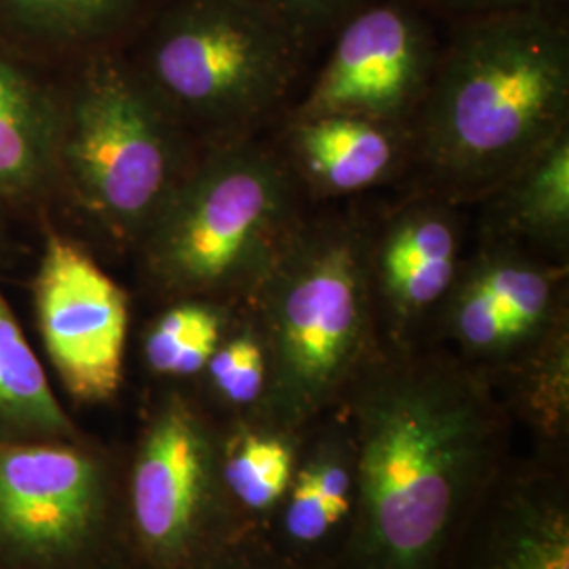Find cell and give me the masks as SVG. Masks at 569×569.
Listing matches in <instances>:
<instances>
[{
    "instance_id": "1",
    "label": "cell",
    "mask_w": 569,
    "mask_h": 569,
    "mask_svg": "<svg viewBox=\"0 0 569 569\" xmlns=\"http://www.w3.org/2000/svg\"><path fill=\"white\" fill-rule=\"evenodd\" d=\"M345 397L355 430L346 569H439L488 486L500 413L486 385L439 357H369Z\"/></svg>"
},
{
    "instance_id": "2",
    "label": "cell",
    "mask_w": 569,
    "mask_h": 569,
    "mask_svg": "<svg viewBox=\"0 0 569 569\" xmlns=\"http://www.w3.org/2000/svg\"><path fill=\"white\" fill-rule=\"evenodd\" d=\"M569 34L552 11L458 20L413 114L416 161L446 201L489 197L568 131Z\"/></svg>"
},
{
    "instance_id": "3",
    "label": "cell",
    "mask_w": 569,
    "mask_h": 569,
    "mask_svg": "<svg viewBox=\"0 0 569 569\" xmlns=\"http://www.w3.org/2000/svg\"><path fill=\"white\" fill-rule=\"evenodd\" d=\"M247 300L266 355L262 409L289 430L345 397L369 361V237L338 216L300 218Z\"/></svg>"
},
{
    "instance_id": "4",
    "label": "cell",
    "mask_w": 569,
    "mask_h": 569,
    "mask_svg": "<svg viewBox=\"0 0 569 569\" xmlns=\"http://www.w3.org/2000/svg\"><path fill=\"white\" fill-rule=\"evenodd\" d=\"M300 218L291 167L249 138L209 146L136 247L173 300L247 298Z\"/></svg>"
},
{
    "instance_id": "5",
    "label": "cell",
    "mask_w": 569,
    "mask_h": 569,
    "mask_svg": "<svg viewBox=\"0 0 569 569\" xmlns=\"http://www.w3.org/2000/svg\"><path fill=\"white\" fill-rule=\"evenodd\" d=\"M306 42L256 0H171L136 68L180 129L241 142L284 102Z\"/></svg>"
},
{
    "instance_id": "6",
    "label": "cell",
    "mask_w": 569,
    "mask_h": 569,
    "mask_svg": "<svg viewBox=\"0 0 569 569\" xmlns=\"http://www.w3.org/2000/svg\"><path fill=\"white\" fill-rule=\"evenodd\" d=\"M182 133L136 66L103 53L61 102L58 176L112 239L138 244L194 163Z\"/></svg>"
},
{
    "instance_id": "7",
    "label": "cell",
    "mask_w": 569,
    "mask_h": 569,
    "mask_svg": "<svg viewBox=\"0 0 569 569\" xmlns=\"http://www.w3.org/2000/svg\"><path fill=\"white\" fill-rule=\"evenodd\" d=\"M112 467L84 437L0 443V569H108Z\"/></svg>"
},
{
    "instance_id": "8",
    "label": "cell",
    "mask_w": 569,
    "mask_h": 569,
    "mask_svg": "<svg viewBox=\"0 0 569 569\" xmlns=\"http://www.w3.org/2000/svg\"><path fill=\"white\" fill-rule=\"evenodd\" d=\"M222 446L203 413L169 392L146 420L127 481V523L152 569H199L224 536Z\"/></svg>"
},
{
    "instance_id": "9",
    "label": "cell",
    "mask_w": 569,
    "mask_h": 569,
    "mask_svg": "<svg viewBox=\"0 0 569 569\" xmlns=\"http://www.w3.org/2000/svg\"><path fill=\"white\" fill-rule=\"evenodd\" d=\"M437 58L432 30L409 0H371L338 26L326 66L291 119L355 114L403 127Z\"/></svg>"
},
{
    "instance_id": "10",
    "label": "cell",
    "mask_w": 569,
    "mask_h": 569,
    "mask_svg": "<svg viewBox=\"0 0 569 569\" xmlns=\"http://www.w3.org/2000/svg\"><path fill=\"white\" fill-rule=\"evenodd\" d=\"M32 300L42 348L79 403H106L122 385L129 300L89 251L49 230Z\"/></svg>"
},
{
    "instance_id": "11",
    "label": "cell",
    "mask_w": 569,
    "mask_h": 569,
    "mask_svg": "<svg viewBox=\"0 0 569 569\" xmlns=\"http://www.w3.org/2000/svg\"><path fill=\"white\" fill-rule=\"evenodd\" d=\"M462 228L451 201L418 199L388 218L369 239L373 302L390 323L407 329L448 298L460 272Z\"/></svg>"
},
{
    "instance_id": "12",
    "label": "cell",
    "mask_w": 569,
    "mask_h": 569,
    "mask_svg": "<svg viewBox=\"0 0 569 569\" xmlns=\"http://www.w3.org/2000/svg\"><path fill=\"white\" fill-rule=\"evenodd\" d=\"M284 159L321 197H348L387 180L403 152L401 127L355 114L291 119Z\"/></svg>"
},
{
    "instance_id": "13",
    "label": "cell",
    "mask_w": 569,
    "mask_h": 569,
    "mask_svg": "<svg viewBox=\"0 0 569 569\" xmlns=\"http://www.w3.org/2000/svg\"><path fill=\"white\" fill-rule=\"evenodd\" d=\"M61 102L0 53V199L26 201L58 178Z\"/></svg>"
},
{
    "instance_id": "14",
    "label": "cell",
    "mask_w": 569,
    "mask_h": 569,
    "mask_svg": "<svg viewBox=\"0 0 569 569\" xmlns=\"http://www.w3.org/2000/svg\"><path fill=\"white\" fill-rule=\"evenodd\" d=\"M468 569H569V510L561 489L545 479L505 489Z\"/></svg>"
},
{
    "instance_id": "15",
    "label": "cell",
    "mask_w": 569,
    "mask_h": 569,
    "mask_svg": "<svg viewBox=\"0 0 569 569\" xmlns=\"http://www.w3.org/2000/svg\"><path fill=\"white\" fill-rule=\"evenodd\" d=\"M496 239L533 244L552 256L568 251L569 129L496 188Z\"/></svg>"
},
{
    "instance_id": "16",
    "label": "cell",
    "mask_w": 569,
    "mask_h": 569,
    "mask_svg": "<svg viewBox=\"0 0 569 569\" xmlns=\"http://www.w3.org/2000/svg\"><path fill=\"white\" fill-rule=\"evenodd\" d=\"M82 439L0 289V443Z\"/></svg>"
},
{
    "instance_id": "17",
    "label": "cell",
    "mask_w": 569,
    "mask_h": 569,
    "mask_svg": "<svg viewBox=\"0 0 569 569\" xmlns=\"http://www.w3.org/2000/svg\"><path fill=\"white\" fill-rule=\"evenodd\" d=\"M467 268L488 289L519 346L545 333L555 321V298L563 281L561 268L496 237Z\"/></svg>"
},
{
    "instance_id": "18",
    "label": "cell",
    "mask_w": 569,
    "mask_h": 569,
    "mask_svg": "<svg viewBox=\"0 0 569 569\" xmlns=\"http://www.w3.org/2000/svg\"><path fill=\"white\" fill-rule=\"evenodd\" d=\"M228 308L220 300H173L143 336V359L150 371L167 378L203 373L222 342Z\"/></svg>"
},
{
    "instance_id": "19",
    "label": "cell",
    "mask_w": 569,
    "mask_h": 569,
    "mask_svg": "<svg viewBox=\"0 0 569 569\" xmlns=\"http://www.w3.org/2000/svg\"><path fill=\"white\" fill-rule=\"evenodd\" d=\"M143 0H0V21L26 39L56 44L100 41Z\"/></svg>"
},
{
    "instance_id": "20",
    "label": "cell",
    "mask_w": 569,
    "mask_h": 569,
    "mask_svg": "<svg viewBox=\"0 0 569 569\" xmlns=\"http://www.w3.org/2000/svg\"><path fill=\"white\" fill-rule=\"evenodd\" d=\"M293 479V451L287 439L239 428L222 446V481L232 502L260 512L274 507Z\"/></svg>"
},
{
    "instance_id": "21",
    "label": "cell",
    "mask_w": 569,
    "mask_h": 569,
    "mask_svg": "<svg viewBox=\"0 0 569 569\" xmlns=\"http://www.w3.org/2000/svg\"><path fill=\"white\" fill-rule=\"evenodd\" d=\"M443 302L449 331L470 355H500L519 346L488 289L467 266H460L458 279Z\"/></svg>"
},
{
    "instance_id": "22",
    "label": "cell",
    "mask_w": 569,
    "mask_h": 569,
    "mask_svg": "<svg viewBox=\"0 0 569 569\" xmlns=\"http://www.w3.org/2000/svg\"><path fill=\"white\" fill-rule=\"evenodd\" d=\"M213 392L232 407L260 406L266 390V355L253 323L237 331L213 350L204 367Z\"/></svg>"
},
{
    "instance_id": "23",
    "label": "cell",
    "mask_w": 569,
    "mask_h": 569,
    "mask_svg": "<svg viewBox=\"0 0 569 569\" xmlns=\"http://www.w3.org/2000/svg\"><path fill=\"white\" fill-rule=\"evenodd\" d=\"M526 403L549 432H559L568 420L569 346L568 329L555 319L545 331V342L533 359L526 385Z\"/></svg>"
},
{
    "instance_id": "24",
    "label": "cell",
    "mask_w": 569,
    "mask_h": 569,
    "mask_svg": "<svg viewBox=\"0 0 569 569\" xmlns=\"http://www.w3.org/2000/svg\"><path fill=\"white\" fill-rule=\"evenodd\" d=\"M291 493L284 509L283 528L289 540L298 545H315L326 538L329 529L338 521L329 515L319 491L315 488V479L310 468L302 467L291 479Z\"/></svg>"
},
{
    "instance_id": "25",
    "label": "cell",
    "mask_w": 569,
    "mask_h": 569,
    "mask_svg": "<svg viewBox=\"0 0 569 569\" xmlns=\"http://www.w3.org/2000/svg\"><path fill=\"white\" fill-rule=\"evenodd\" d=\"M279 20L284 21L302 41L329 30H338L342 21L371 0H256Z\"/></svg>"
},
{
    "instance_id": "26",
    "label": "cell",
    "mask_w": 569,
    "mask_h": 569,
    "mask_svg": "<svg viewBox=\"0 0 569 569\" xmlns=\"http://www.w3.org/2000/svg\"><path fill=\"white\" fill-rule=\"evenodd\" d=\"M312 472L315 488L326 509L336 521H342L352 510V467L342 451L323 449L306 465Z\"/></svg>"
},
{
    "instance_id": "27",
    "label": "cell",
    "mask_w": 569,
    "mask_h": 569,
    "mask_svg": "<svg viewBox=\"0 0 569 569\" xmlns=\"http://www.w3.org/2000/svg\"><path fill=\"white\" fill-rule=\"evenodd\" d=\"M458 20L505 11H552L557 0H422Z\"/></svg>"
},
{
    "instance_id": "28",
    "label": "cell",
    "mask_w": 569,
    "mask_h": 569,
    "mask_svg": "<svg viewBox=\"0 0 569 569\" xmlns=\"http://www.w3.org/2000/svg\"><path fill=\"white\" fill-rule=\"evenodd\" d=\"M199 569H279L274 563H270L268 559L258 557L256 552L249 555L243 550H234V552H224V547L218 550L207 563Z\"/></svg>"
}]
</instances>
